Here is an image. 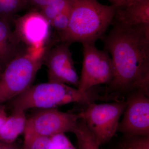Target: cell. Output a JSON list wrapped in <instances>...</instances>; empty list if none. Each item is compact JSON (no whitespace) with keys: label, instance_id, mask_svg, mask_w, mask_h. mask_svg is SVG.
<instances>
[{"label":"cell","instance_id":"6da1fadb","mask_svg":"<svg viewBox=\"0 0 149 149\" xmlns=\"http://www.w3.org/2000/svg\"><path fill=\"white\" fill-rule=\"evenodd\" d=\"M112 25L108 35L101 38L113 64V78L108 89L114 93L149 96V24Z\"/></svg>","mask_w":149,"mask_h":149},{"label":"cell","instance_id":"7a4b0ae2","mask_svg":"<svg viewBox=\"0 0 149 149\" xmlns=\"http://www.w3.org/2000/svg\"><path fill=\"white\" fill-rule=\"evenodd\" d=\"M116 7L97 0H70L68 26L59 33V42L95 44L111 24Z\"/></svg>","mask_w":149,"mask_h":149},{"label":"cell","instance_id":"3957f363","mask_svg":"<svg viewBox=\"0 0 149 149\" xmlns=\"http://www.w3.org/2000/svg\"><path fill=\"white\" fill-rule=\"evenodd\" d=\"M93 88L83 92L66 84L48 82L32 85L9 102L13 109L25 111L32 108H56L72 103L88 104L95 100H106V96L99 95Z\"/></svg>","mask_w":149,"mask_h":149},{"label":"cell","instance_id":"277c9868","mask_svg":"<svg viewBox=\"0 0 149 149\" xmlns=\"http://www.w3.org/2000/svg\"><path fill=\"white\" fill-rule=\"evenodd\" d=\"M47 48H27L4 68L0 76V104L9 102L32 86L44 63Z\"/></svg>","mask_w":149,"mask_h":149},{"label":"cell","instance_id":"5b68a950","mask_svg":"<svg viewBox=\"0 0 149 149\" xmlns=\"http://www.w3.org/2000/svg\"><path fill=\"white\" fill-rule=\"evenodd\" d=\"M126 100L109 103L88 104L81 112V119L100 146L109 141L117 131L120 118L126 106Z\"/></svg>","mask_w":149,"mask_h":149},{"label":"cell","instance_id":"8992f818","mask_svg":"<svg viewBox=\"0 0 149 149\" xmlns=\"http://www.w3.org/2000/svg\"><path fill=\"white\" fill-rule=\"evenodd\" d=\"M95 45H83V65L77 88L81 92L100 84L109 85L113 78V64L109 53Z\"/></svg>","mask_w":149,"mask_h":149},{"label":"cell","instance_id":"52a82bcc","mask_svg":"<svg viewBox=\"0 0 149 149\" xmlns=\"http://www.w3.org/2000/svg\"><path fill=\"white\" fill-rule=\"evenodd\" d=\"M37 109L27 118L26 127L48 137L66 132L73 133L81 118V113L65 112L56 108Z\"/></svg>","mask_w":149,"mask_h":149},{"label":"cell","instance_id":"ba28073f","mask_svg":"<svg viewBox=\"0 0 149 149\" xmlns=\"http://www.w3.org/2000/svg\"><path fill=\"white\" fill-rule=\"evenodd\" d=\"M141 93H131L126 100V107L117 131L127 138L135 136L149 137V97Z\"/></svg>","mask_w":149,"mask_h":149},{"label":"cell","instance_id":"9c48e42d","mask_svg":"<svg viewBox=\"0 0 149 149\" xmlns=\"http://www.w3.org/2000/svg\"><path fill=\"white\" fill-rule=\"evenodd\" d=\"M70 44L61 42L47 48L44 63L48 70V82L78 86L77 75L69 49Z\"/></svg>","mask_w":149,"mask_h":149},{"label":"cell","instance_id":"30bf717a","mask_svg":"<svg viewBox=\"0 0 149 149\" xmlns=\"http://www.w3.org/2000/svg\"><path fill=\"white\" fill-rule=\"evenodd\" d=\"M14 22V32L20 42L26 44L27 48L45 47L51 25L40 12L31 11L15 19Z\"/></svg>","mask_w":149,"mask_h":149},{"label":"cell","instance_id":"8fae6325","mask_svg":"<svg viewBox=\"0 0 149 149\" xmlns=\"http://www.w3.org/2000/svg\"><path fill=\"white\" fill-rule=\"evenodd\" d=\"M111 24L127 26L149 24V0H139L117 8Z\"/></svg>","mask_w":149,"mask_h":149},{"label":"cell","instance_id":"7c38bea8","mask_svg":"<svg viewBox=\"0 0 149 149\" xmlns=\"http://www.w3.org/2000/svg\"><path fill=\"white\" fill-rule=\"evenodd\" d=\"M21 42L10 27V22L0 18V65L3 69L21 51Z\"/></svg>","mask_w":149,"mask_h":149},{"label":"cell","instance_id":"4fadbf2b","mask_svg":"<svg viewBox=\"0 0 149 149\" xmlns=\"http://www.w3.org/2000/svg\"><path fill=\"white\" fill-rule=\"evenodd\" d=\"M27 120L25 111L20 109L13 110L12 113L8 116L0 128V141L13 143L20 134L24 133Z\"/></svg>","mask_w":149,"mask_h":149},{"label":"cell","instance_id":"5bb4252c","mask_svg":"<svg viewBox=\"0 0 149 149\" xmlns=\"http://www.w3.org/2000/svg\"><path fill=\"white\" fill-rule=\"evenodd\" d=\"M23 149H51L52 137L40 135L26 127L24 132Z\"/></svg>","mask_w":149,"mask_h":149},{"label":"cell","instance_id":"9a60e30c","mask_svg":"<svg viewBox=\"0 0 149 149\" xmlns=\"http://www.w3.org/2000/svg\"><path fill=\"white\" fill-rule=\"evenodd\" d=\"M73 133L77 138L78 149H100V145L81 118L78 120Z\"/></svg>","mask_w":149,"mask_h":149},{"label":"cell","instance_id":"2e32d148","mask_svg":"<svg viewBox=\"0 0 149 149\" xmlns=\"http://www.w3.org/2000/svg\"><path fill=\"white\" fill-rule=\"evenodd\" d=\"M29 5L27 0H0V18L11 23L15 14Z\"/></svg>","mask_w":149,"mask_h":149},{"label":"cell","instance_id":"e0dca14e","mask_svg":"<svg viewBox=\"0 0 149 149\" xmlns=\"http://www.w3.org/2000/svg\"><path fill=\"white\" fill-rule=\"evenodd\" d=\"M70 0H58L41 8L40 12L50 23L69 5Z\"/></svg>","mask_w":149,"mask_h":149},{"label":"cell","instance_id":"ac0fdd59","mask_svg":"<svg viewBox=\"0 0 149 149\" xmlns=\"http://www.w3.org/2000/svg\"><path fill=\"white\" fill-rule=\"evenodd\" d=\"M70 16V3L63 11L59 14L51 22V26L53 27L59 33L66 29L69 22Z\"/></svg>","mask_w":149,"mask_h":149},{"label":"cell","instance_id":"d6986e66","mask_svg":"<svg viewBox=\"0 0 149 149\" xmlns=\"http://www.w3.org/2000/svg\"><path fill=\"white\" fill-rule=\"evenodd\" d=\"M123 149H149V137H129L123 145Z\"/></svg>","mask_w":149,"mask_h":149},{"label":"cell","instance_id":"ffe728a7","mask_svg":"<svg viewBox=\"0 0 149 149\" xmlns=\"http://www.w3.org/2000/svg\"><path fill=\"white\" fill-rule=\"evenodd\" d=\"M29 5L41 8L58 0H27Z\"/></svg>","mask_w":149,"mask_h":149},{"label":"cell","instance_id":"44dd1931","mask_svg":"<svg viewBox=\"0 0 149 149\" xmlns=\"http://www.w3.org/2000/svg\"><path fill=\"white\" fill-rule=\"evenodd\" d=\"M111 3L112 5L117 8L120 7L134 2L139 0H108Z\"/></svg>","mask_w":149,"mask_h":149},{"label":"cell","instance_id":"7402d4cb","mask_svg":"<svg viewBox=\"0 0 149 149\" xmlns=\"http://www.w3.org/2000/svg\"><path fill=\"white\" fill-rule=\"evenodd\" d=\"M0 149H23L13 143H8L0 141Z\"/></svg>","mask_w":149,"mask_h":149},{"label":"cell","instance_id":"603a6c76","mask_svg":"<svg viewBox=\"0 0 149 149\" xmlns=\"http://www.w3.org/2000/svg\"><path fill=\"white\" fill-rule=\"evenodd\" d=\"M8 116L5 107L2 104H0V128L5 122Z\"/></svg>","mask_w":149,"mask_h":149},{"label":"cell","instance_id":"cb8c5ba5","mask_svg":"<svg viewBox=\"0 0 149 149\" xmlns=\"http://www.w3.org/2000/svg\"><path fill=\"white\" fill-rule=\"evenodd\" d=\"M3 70V69L2 67L0 65V76H1V74L2 73Z\"/></svg>","mask_w":149,"mask_h":149}]
</instances>
